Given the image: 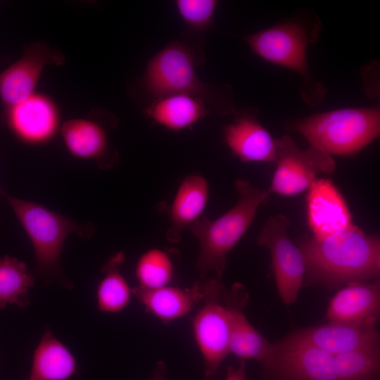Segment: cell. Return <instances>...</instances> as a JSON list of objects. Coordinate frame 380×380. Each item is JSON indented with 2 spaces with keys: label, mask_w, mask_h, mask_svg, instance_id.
<instances>
[{
  "label": "cell",
  "mask_w": 380,
  "mask_h": 380,
  "mask_svg": "<svg viewBox=\"0 0 380 380\" xmlns=\"http://www.w3.org/2000/svg\"><path fill=\"white\" fill-rule=\"evenodd\" d=\"M150 380H167L165 377V365L162 362L158 364L156 371Z\"/></svg>",
  "instance_id": "obj_29"
},
{
  "label": "cell",
  "mask_w": 380,
  "mask_h": 380,
  "mask_svg": "<svg viewBox=\"0 0 380 380\" xmlns=\"http://www.w3.org/2000/svg\"><path fill=\"white\" fill-rule=\"evenodd\" d=\"M28 236L36 260V270L47 283H58L66 288L72 286L64 277L61 268V253L67 237L76 234L83 238L92 236V224L81 223L52 211L37 203L8 195L0 189Z\"/></svg>",
  "instance_id": "obj_4"
},
{
  "label": "cell",
  "mask_w": 380,
  "mask_h": 380,
  "mask_svg": "<svg viewBox=\"0 0 380 380\" xmlns=\"http://www.w3.org/2000/svg\"><path fill=\"white\" fill-rule=\"evenodd\" d=\"M132 293L148 313L168 324L187 315L195 305L203 301L205 289L203 281H198L185 289L168 285L153 289L137 286Z\"/></svg>",
  "instance_id": "obj_18"
},
{
  "label": "cell",
  "mask_w": 380,
  "mask_h": 380,
  "mask_svg": "<svg viewBox=\"0 0 380 380\" xmlns=\"http://www.w3.org/2000/svg\"><path fill=\"white\" fill-rule=\"evenodd\" d=\"M76 372L72 353L47 330L34 351L30 374L23 380H67Z\"/></svg>",
  "instance_id": "obj_22"
},
{
  "label": "cell",
  "mask_w": 380,
  "mask_h": 380,
  "mask_svg": "<svg viewBox=\"0 0 380 380\" xmlns=\"http://www.w3.org/2000/svg\"><path fill=\"white\" fill-rule=\"evenodd\" d=\"M144 112L156 124L178 132L191 128L212 111L201 99L177 94L153 100L144 107Z\"/></svg>",
  "instance_id": "obj_21"
},
{
  "label": "cell",
  "mask_w": 380,
  "mask_h": 380,
  "mask_svg": "<svg viewBox=\"0 0 380 380\" xmlns=\"http://www.w3.org/2000/svg\"><path fill=\"white\" fill-rule=\"evenodd\" d=\"M234 185L239 198L232 208L215 220L202 216L189 227L199 243L196 268L202 275L213 272L222 278L228 253L248 230L259 207L268 200V191L247 179L239 178Z\"/></svg>",
  "instance_id": "obj_3"
},
{
  "label": "cell",
  "mask_w": 380,
  "mask_h": 380,
  "mask_svg": "<svg viewBox=\"0 0 380 380\" xmlns=\"http://www.w3.org/2000/svg\"><path fill=\"white\" fill-rule=\"evenodd\" d=\"M2 117L16 139L32 146L51 141L60 132L62 125L58 104L49 95L39 92L5 108Z\"/></svg>",
  "instance_id": "obj_11"
},
{
  "label": "cell",
  "mask_w": 380,
  "mask_h": 380,
  "mask_svg": "<svg viewBox=\"0 0 380 380\" xmlns=\"http://www.w3.org/2000/svg\"><path fill=\"white\" fill-rule=\"evenodd\" d=\"M277 168L269 194H298L308 189L319 172L331 174L336 169L332 156L311 145L298 148L289 135L275 139Z\"/></svg>",
  "instance_id": "obj_9"
},
{
  "label": "cell",
  "mask_w": 380,
  "mask_h": 380,
  "mask_svg": "<svg viewBox=\"0 0 380 380\" xmlns=\"http://www.w3.org/2000/svg\"><path fill=\"white\" fill-rule=\"evenodd\" d=\"M34 279L24 262L9 255L0 257V309L28 306L29 291Z\"/></svg>",
  "instance_id": "obj_24"
},
{
  "label": "cell",
  "mask_w": 380,
  "mask_h": 380,
  "mask_svg": "<svg viewBox=\"0 0 380 380\" xmlns=\"http://www.w3.org/2000/svg\"><path fill=\"white\" fill-rule=\"evenodd\" d=\"M299 338L333 355L379 345L376 324L328 322L293 333Z\"/></svg>",
  "instance_id": "obj_16"
},
{
  "label": "cell",
  "mask_w": 380,
  "mask_h": 380,
  "mask_svg": "<svg viewBox=\"0 0 380 380\" xmlns=\"http://www.w3.org/2000/svg\"><path fill=\"white\" fill-rule=\"evenodd\" d=\"M252 51L261 58L298 72L320 99L324 88L309 75L306 46L308 36L302 27L284 23L244 37Z\"/></svg>",
  "instance_id": "obj_10"
},
{
  "label": "cell",
  "mask_w": 380,
  "mask_h": 380,
  "mask_svg": "<svg viewBox=\"0 0 380 380\" xmlns=\"http://www.w3.org/2000/svg\"><path fill=\"white\" fill-rule=\"evenodd\" d=\"M115 125L114 115L99 111L87 118H75L62 123L60 133L72 156L94 160L101 167H106L118 160V155L110 150L108 137V128Z\"/></svg>",
  "instance_id": "obj_13"
},
{
  "label": "cell",
  "mask_w": 380,
  "mask_h": 380,
  "mask_svg": "<svg viewBox=\"0 0 380 380\" xmlns=\"http://www.w3.org/2000/svg\"><path fill=\"white\" fill-rule=\"evenodd\" d=\"M229 293L232 307L229 353L241 360L251 359L262 365L268 357L272 344L251 324L243 312L248 299L244 286L235 284Z\"/></svg>",
  "instance_id": "obj_19"
},
{
  "label": "cell",
  "mask_w": 380,
  "mask_h": 380,
  "mask_svg": "<svg viewBox=\"0 0 380 380\" xmlns=\"http://www.w3.org/2000/svg\"><path fill=\"white\" fill-rule=\"evenodd\" d=\"M234 114L232 121L223 129L224 141L232 153L246 163L275 162V139L258 122L256 111L246 109Z\"/></svg>",
  "instance_id": "obj_15"
},
{
  "label": "cell",
  "mask_w": 380,
  "mask_h": 380,
  "mask_svg": "<svg viewBox=\"0 0 380 380\" xmlns=\"http://www.w3.org/2000/svg\"><path fill=\"white\" fill-rule=\"evenodd\" d=\"M262 365L273 380H338L334 355L293 333L272 344Z\"/></svg>",
  "instance_id": "obj_7"
},
{
  "label": "cell",
  "mask_w": 380,
  "mask_h": 380,
  "mask_svg": "<svg viewBox=\"0 0 380 380\" xmlns=\"http://www.w3.org/2000/svg\"><path fill=\"white\" fill-rule=\"evenodd\" d=\"M174 274V265L170 255L159 248L144 252L138 259L135 276L139 287L153 289L167 286Z\"/></svg>",
  "instance_id": "obj_26"
},
{
  "label": "cell",
  "mask_w": 380,
  "mask_h": 380,
  "mask_svg": "<svg viewBox=\"0 0 380 380\" xmlns=\"http://www.w3.org/2000/svg\"><path fill=\"white\" fill-rule=\"evenodd\" d=\"M291 221L282 214L270 217L258 238V246L267 248L279 295L289 305L296 303L304 284L305 264L299 247L291 240Z\"/></svg>",
  "instance_id": "obj_8"
},
{
  "label": "cell",
  "mask_w": 380,
  "mask_h": 380,
  "mask_svg": "<svg viewBox=\"0 0 380 380\" xmlns=\"http://www.w3.org/2000/svg\"><path fill=\"white\" fill-rule=\"evenodd\" d=\"M64 56L45 42L25 47L23 55L0 73V99L4 109L25 100L34 93L45 67L60 65Z\"/></svg>",
  "instance_id": "obj_12"
},
{
  "label": "cell",
  "mask_w": 380,
  "mask_h": 380,
  "mask_svg": "<svg viewBox=\"0 0 380 380\" xmlns=\"http://www.w3.org/2000/svg\"><path fill=\"white\" fill-rule=\"evenodd\" d=\"M308 189V222L313 239L321 240L338 232L358 229L343 196L331 180L316 179Z\"/></svg>",
  "instance_id": "obj_14"
},
{
  "label": "cell",
  "mask_w": 380,
  "mask_h": 380,
  "mask_svg": "<svg viewBox=\"0 0 380 380\" xmlns=\"http://www.w3.org/2000/svg\"><path fill=\"white\" fill-rule=\"evenodd\" d=\"M125 259V253L118 252L102 267L103 277L96 289L97 308L101 312L118 313L130 302L132 289L120 271Z\"/></svg>",
  "instance_id": "obj_23"
},
{
  "label": "cell",
  "mask_w": 380,
  "mask_h": 380,
  "mask_svg": "<svg viewBox=\"0 0 380 380\" xmlns=\"http://www.w3.org/2000/svg\"><path fill=\"white\" fill-rule=\"evenodd\" d=\"M203 305L191 319L195 341L203 359L207 379L213 380L229 354L230 293L218 279L203 281Z\"/></svg>",
  "instance_id": "obj_6"
},
{
  "label": "cell",
  "mask_w": 380,
  "mask_h": 380,
  "mask_svg": "<svg viewBox=\"0 0 380 380\" xmlns=\"http://www.w3.org/2000/svg\"><path fill=\"white\" fill-rule=\"evenodd\" d=\"M203 61L201 49L171 41L148 61L139 82L140 91L150 102L170 94H189L203 101L218 115L234 113L229 89L209 84L199 78L196 67Z\"/></svg>",
  "instance_id": "obj_2"
},
{
  "label": "cell",
  "mask_w": 380,
  "mask_h": 380,
  "mask_svg": "<svg viewBox=\"0 0 380 380\" xmlns=\"http://www.w3.org/2000/svg\"><path fill=\"white\" fill-rule=\"evenodd\" d=\"M380 315V281L353 283L331 299L326 317L329 322L354 324H377Z\"/></svg>",
  "instance_id": "obj_17"
},
{
  "label": "cell",
  "mask_w": 380,
  "mask_h": 380,
  "mask_svg": "<svg viewBox=\"0 0 380 380\" xmlns=\"http://www.w3.org/2000/svg\"><path fill=\"white\" fill-rule=\"evenodd\" d=\"M291 127L331 156H351L379 136L380 113L377 107L340 109L298 120Z\"/></svg>",
  "instance_id": "obj_5"
},
{
  "label": "cell",
  "mask_w": 380,
  "mask_h": 380,
  "mask_svg": "<svg viewBox=\"0 0 380 380\" xmlns=\"http://www.w3.org/2000/svg\"><path fill=\"white\" fill-rule=\"evenodd\" d=\"M208 197V183L203 176L191 175L182 180L170 208V242H179L184 230L202 217Z\"/></svg>",
  "instance_id": "obj_20"
},
{
  "label": "cell",
  "mask_w": 380,
  "mask_h": 380,
  "mask_svg": "<svg viewBox=\"0 0 380 380\" xmlns=\"http://www.w3.org/2000/svg\"><path fill=\"white\" fill-rule=\"evenodd\" d=\"M299 248L305 264L304 281L334 289L379 277V239L360 228L304 240Z\"/></svg>",
  "instance_id": "obj_1"
},
{
  "label": "cell",
  "mask_w": 380,
  "mask_h": 380,
  "mask_svg": "<svg viewBox=\"0 0 380 380\" xmlns=\"http://www.w3.org/2000/svg\"><path fill=\"white\" fill-rule=\"evenodd\" d=\"M174 4L182 20L191 28L204 32L213 25L217 1L176 0Z\"/></svg>",
  "instance_id": "obj_27"
},
{
  "label": "cell",
  "mask_w": 380,
  "mask_h": 380,
  "mask_svg": "<svg viewBox=\"0 0 380 380\" xmlns=\"http://www.w3.org/2000/svg\"><path fill=\"white\" fill-rule=\"evenodd\" d=\"M338 380H379V345L334 355Z\"/></svg>",
  "instance_id": "obj_25"
},
{
  "label": "cell",
  "mask_w": 380,
  "mask_h": 380,
  "mask_svg": "<svg viewBox=\"0 0 380 380\" xmlns=\"http://www.w3.org/2000/svg\"><path fill=\"white\" fill-rule=\"evenodd\" d=\"M224 380H246L245 361L241 360L236 368L229 367Z\"/></svg>",
  "instance_id": "obj_28"
}]
</instances>
